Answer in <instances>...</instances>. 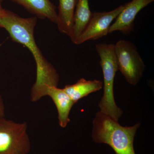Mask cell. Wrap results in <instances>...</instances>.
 Here are the masks:
<instances>
[{
  "label": "cell",
  "mask_w": 154,
  "mask_h": 154,
  "mask_svg": "<svg viewBox=\"0 0 154 154\" xmlns=\"http://www.w3.org/2000/svg\"><path fill=\"white\" fill-rule=\"evenodd\" d=\"M93 124L92 138L95 142L107 144L116 154H135L134 140L140 123L132 126H122L118 121L99 111Z\"/></svg>",
  "instance_id": "obj_2"
},
{
  "label": "cell",
  "mask_w": 154,
  "mask_h": 154,
  "mask_svg": "<svg viewBox=\"0 0 154 154\" xmlns=\"http://www.w3.org/2000/svg\"><path fill=\"white\" fill-rule=\"evenodd\" d=\"M96 48L104 77V94L99 104L100 111L118 121L122 111L116 104L113 94L114 79L118 70L114 44L98 43Z\"/></svg>",
  "instance_id": "obj_3"
},
{
  "label": "cell",
  "mask_w": 154,
  "mask_h": 154,
  "mask_svg": "<svg viewBox=\"0 0 154 154\" xmlns=\"http://www.w3.org/2000/svg\"><path fill=\"white\" fill-rule=\"evenodd\" d=\"M37 17L23 18L6 10L0 16V28L8 33L13 41L27 48L36 62V77L30 92V100L36 102L46 96L48 87H57L59 75L53 66L45 58L36 44L34 36Z\"/></svg>",
  "instance_id": "obj_1"
},
{
  "label": "cell",
  "mask_w": 154,
  "mask_h": 154,
  "mask_svg": "<svg viewBox=\"0 0 154 154\" xmlns=\"http://www.w3.org/2000/svg\"><path fill=\"white\" fill-rule=\"evenodd\" d=\"M5 106L2 97L0 93V117L5 116Z\"/></svg>",
  "instance_id": "obj_13"
},
{
  "label": "cell",
  "mask_w": 154,
  "mask_h": 154,
  "mask_svg": "<svg viewBox=\"0 0 154 154\" xmlns=\"http://www.w3.org/2000/svg\"><path fill=\"white\" fill-rule=\"evenodd\" d=\"M6 11V9L3 8L2 7H0V16H2L5 14Z\"/></svg>",
  "instance_id": "obj_14"
},
{
  "label": "cell",
  "mask_w": 154,
  "mask_h": 154,
  "mask_svg": "<svg viewBox=\"0 0 154 154\" xmlns=\"http://www.w3.org/2000/svg\"><path fill=\"white\" fill-rule=\"evenodd\" d=\"M3 0H0V7H2V3Z\"/></svg>",
  "instance_id": "obj_15"
},
{
  "label": "cell",
  "mask_w": 154,
  "mask_h": 154,
  "mask_svg": "<svg viewBox=\"0 0 154 154\" xmlns=\"http://www.w3.org/2000/svg\"><path fill=\"white\" fill-rule=\"evenodd\" d=\"M103 82L99 80L87 81L81 79L73 85H66L63 90L74 104L89 94L102 89Z\"/></svg>",
  "instance_id": "obj_12"
},
{
  "label": "cell",
  "mask_w": 154,
  "mask_h": 154,
  "mask_svg": "<svg viewBox=\"0 0 154 154\" xmlns=\"http://www.w3.org/2000/svg\"><path fill=\"white\" fill-rule=\"evenodd\" d=\"M125 5L109 12H92L90 22L75 44L81 45L90 40H96L106 36L113 20L123 11Z\"/></svg>",
  "instance_id": "obj_6"
},
{
  "label": "cell",
  "mask_w": 154,
  "mask_h": 154,
  "mask_svg": "<svg viewBox=\"0 0 154 154\" xmlns=\"http://www.w3.org/2000/svg\"><path fill=\"white\" fill-rule=\"evenodd\" d=\"M92 14L89 7V0L78 1L75 9L72 30L69 37L74 44H75L88 26Z\"/></svg>",
  "instance_id": "obj_11"
},
{
  "label": "cell",
  "mask_w": 154,
  "mask_h": 154,
  "mask_svg": "<svg viewBox=\"0 0 154 154\" xmlns=\"http://www.w3.org/2000/svg\"><path fill=\"white\" fill-rule=\"evenodd\" d=\"M154 0H131L126 3L123 11L111 25L109 33L114 31H120L123 34H129L134 28V20L139 12Z\"/></svg>",
  "instance_id": "obj_7"
},
{
  "label": "cell",
  "mask_w": 154,
  "mask_h": 154,
  "mask_svg": "<svg viewBox=\"0 0 154 154\" xmlns=\"http://www.w3.org/2000/svg\"><path fill=\"white\" fill-rule=\"evenodd\" d=\"M114 53L118 70L128 83L136 85L146 66L136 46L130 41L119 40L114 44Z\"/></svg>",
  "instance_id": "obj_5"
},
{
  "label": "cell",
  "mask_w": 154,
  "mask_h": 154,
  "mask_svg": "<svg viewBox=\"0 0 154 154\" xmlns=\"http://www.w3.org/2000/svg\"><path fill=\"white\" fill-rule=\"evenodd\" d=\"M26 122L0 117V154H28L31 149Z\"/></svg>",
  "instance_id": "obj_4"
},
{
  "label": "cell",
  "mask_w": 154,
  "mask_h": 154,
  "mask_svg": "<svg viewBox=\"0 0 154 154\" xmlns=\"http://www.w3.org/2000/svg\"><path fill=\"white\" fill-rule=\"evenodd\" d=\"M79 0H59L56 24L59 31L69 37L71 35L75 9Z\"/></svg>",
  "instance_id": "obj_10"
},
{
  "label": "cell",
  "mask_w": 154,
  "mask_h": 154,
  "mask_svg": "<svg viewBox=\"0 0 154 154\" xmlns=\"http://www.w3.org/2000/svg\"><path fill=\"white\" fill-rule=\"evenodd\" d=\"M47 96L52 99L57 109L59 125L62 128H65L70 121L69 115L74 103L63 89L57 87H48Z\"/></svg>",
  "instance_id": "obj_8"
},
{
  "label": "cell",
  "mask_w": 154,
  "mask_h": 154,
  "mask_svg": "<svg viewBox=\"0 0 154 154\" xmlns=\"http://www.w3.org/2000/svg\"><path fill=\"white\" fill-rule=\"evenodd\" d=\"M22 6L31 14L41 19H47L56 24L57 13L50 0H11Z\"/></svg>",
  "instance_id": "obj_9"
}]
</instances>
